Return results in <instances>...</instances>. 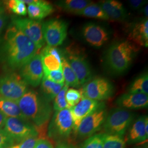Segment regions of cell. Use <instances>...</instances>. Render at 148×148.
<instances>
[{
	"label": "cell",
	"mask_w": 148,
	"mask_h": 148,
	"mask_svg": "<svg viewBox=\"0 0 148 148\" xmlns=\"http://www.w3.org/2000/svg\"><path fill=\"white\" fill-rule=\"evenodd\" d=\"M62 69L63 71L64 80L65 81V84L68 86L73 87H79V86L78 79L75 74L73 70L70 66L69 63L64 57L62 63Z\"/></svg>",
	"instance_id": "cell-27"
},
{
	"label": "cell",
	"mask_w": 148,
	"mask_h": 148,
	"mask_svg": "<svg viewBox=\"0 0 148 148\" xmlns=\"http://www.w3.org/2000/svg\"><path fill=\"white\" fill-rule=\"evenodd\" d=\"M81 34L85 41L90 46L100 48L110 38V32L105 27L94 23H88L82 27Z\"/></svg>",
	"instance_id": "cell-14"
},
{
	"label": "cell",
	"mask_w": 148,
	"mask_h": 148,
	"mask_svg": "<svg viewBox=\"0 0 148 148\" xmlns=\"http://www.w3.org/2000/svg\"><path fill=\"white\" fill-rule=\"evenodd\" d=\"M128 40L134 45L148 47V18L133 24L128 31Z\"/></svg>",
	"instance_id": "cell-19"
},
{
	"label": "cell",
	"mask_w": 148,
	"mask_h": 148,
	"mask_svg": "<svg viewBox=\"0 0 148 148\" xmlns=\"http://www.w3.org/2000/svg\"><path fill=\"white\" fill-rule=\"evenodd\" d=\"M82 95L80 90L74 88L68 89L65 93V100L70 109L76 106L81 99Z\"/></svg>",
	"instance_id": "cell-32"
},
{
	"label": "cell",
	"mask_w": 148,
	"mask_h": 148,
	"mask_svg": "<svg viewBox=\"0 0 148 148\" xmlns=\"http://www.w3.org/2000/svg\"><path fill=\"white\" fill-rule=\"evenodd\" d=\"M7 22V16L5 13L0 14V36L3 31L4 28Z\"/></svg>",
	"instance_id": "cell-38"
},
{
	"label": "cell",
	"mask_w": 148,
	"mask_h": 148,
	"mask_svg": "<svg viewBox=\"0 0 148 148\" xmlns=\"http://www.w3.org/2000/svg\"><path fill=\"white\" fill-rule=\"evenodd\" d=\"M64 85V84H60L53 82L43 76L41 82V95L49 102L55 98L63 87Z\"/></svg>",
	"instance_id": "cell-24"
},
{
	"label": "cell",
	"mask_w": 148,
	"mask_h": 148,
	"mask_svg": "<svg viewBox=\"0 0 148 148\" xmlns=\"http://www.w3.org/2000/svg\"><path fill=\"white\" fill-rule=\"evenodd\" d=\"M104 103L82 97L79 102L70 110L73 120V131L76 133L81 121Z\"/></svg>",
	"instance_id": "cell-15"
},
{
	"label": "cell",
	"mask_w": 148,
	"mask_h": 148,
	"mask_svg": "<svg viewBox=\"0 0 148 148\" xmlns=\"http://www.w3.org/2000/svg\"><path fill=\"white\" fill-rule=\"evenodd\" d=\"M135 119L132 112L120 108L108 112L103 127L105 133L123 137Z\"/></svg>",
	"instance_id": "cell-4"
},
{
	"label": "cell",
	"mask_w": 148,
	"mask_h": 148,
	"mask_svg": "<svg viewBox=\"0 0 148 148\" xmlns=\"http://www.w3.org/2000/svg\"><path fill=\"white\" fill-rule=\"evenodd\" d=\"M118 108L126 110H138L148 108V96L140 93H127L119 97L115 101Z\"/></svg>",
	"instance_id": "cell-18"
},
{
	"label": "cell",
	"mask_w": 148,
	"mask_h": 148,
	"mask_svg": "<svg viewBox=\"0 0 148 148\" xmlns=\"http://www.w3.org/2000/svg\"><path fill=\"white\" fill-rule=\"evenodd\" d=\"M63 56L73 70L79 86L85 85L92 79V70L84 55L66 49L64 52Z\"/></svg>",
	"instance_id": "cell-12"
},
{
	"label": "cell",
	"mask_w": 148,
	"mask_h": 148,
	"mask_svg": "<svg viewBox=\"0 0 148 148\" xmlns=\"http://www.w3.org/2000/svg\"><path fill=\"white\" fill-rule=\"evenodd\" d=\"M56 148H76L70 143H67L66 141L60 142L57 144Z\"/></svg>",
	"instance_id": "cell-39"
},
{
	"label": "cell",
	"mask_w": 148,
	"mask_h": 148,
	"mask_svg": "<svg viewBox=\"0 0 148 148\" xmlns=\"http://www.w3.org/2000/svg\"><path fill=\"white\" fill-rule=\"evenodd\" d=\"M68 88L69 86L64 84L62 89L54 99L53 109L55 111H60L65 109H68L65 100V93Z\"/></svg>",
	"instance_id": "cell-29"
},
{
	"label": "cell",
	"mask_w": 148,
	"mask_h": 148,
	"mask_svg": "<svg viewBox=\"0 0 148 148\" xmlns=\"http://www.w3.org/2000/svg\"><path fill=\"white\" fill-rule=\"evenodd\" d=\"M148 118L143 115L139 117L133 122L129 128L126 139V143L133 144L146 141L148 137Z\"/></svg>",
	"instance_id": "cell-17"
},
{
	"label": "cell",
	"mask_w": 148,
	"mask_h": 148,
	"mask_svg": "<svg viewBox=\"0 0 148 148\" xmlns=\"http://www.w3.org/2000/svg\"><path fill=\"white\" fill-rule=\"evenodd\" d=\"M135 148H148V144H144L142 145H140V146H139L137 147H136Z\"/></svg>",
	"instance_id": "cell-43"
},
{
	"label": "cell",
	"mask_w": 148,
	"mask_h": 148,
	"mask_svg": "<svg viewBox=\"0 0 148 148\" xmlns=\"http://www.w3.org/2000/svg\"><path fill=\"white\" fill-rule=\"evenodd\" d=\"M15 143L14 140L4 129H0V148H10Z\"/></svg>",
	"instance_id": "cell-34"
},
{
	"label": "cell",
	"mask_w": 148,
	"mask_h": 148,
	"mask_svg": "<svg viewBox=\"0 0 148 148\" xmlns=\"http://www.w3.org/2000/svg\"><path fill=\"white\" fill-rule=\"evenodd\" d=\"M4 130L15 142H21L30 137H37L39 135L37 129L30 122L18 118L7 117Z\"/></svg>",
	"instance_id": "cell-9"
},
{
	"label": "cell",
	"mask_w": 148,
	"mask_h": 148,
	"mask_svg": "<svg viewBox=\"0 0 148 148\" xmlns=\"http://www.w3.org/2000/svg\"><path fill=\"white\" fill-rule=\"evenodd\" d=\"M34 148H53V147L52 144L47 139L40 138Z\"/></svg>",
	"instance_id": "cell-36"
},
{
	"label": "cell",
	"mask_w": 148,
	"mask_h": 148,
	"mask_svg": "<svg viewBox=\"0 0 148 148\" xmlns=\"http://www.w3.org/2000/svg\"><path fill=\"white\" fill-rule=\"evenodd\" d=\"M79 15L101 20H109L108 17L106 15L100 5L98 3L92 2L81 11Z\"/></svg>",
	"instance_id": "cell-26"
},
{
	"label": "cell",
	"mask_w": 148,
	"mask_h": 148,
	"mask_svg": "<svg viewBox=\"0 0 148 148\" xmlns=\"http://www.w3.org/2000/svg\"><path fill=\"white\" fill-rule=\"evenodd\" d=\"M128 3L132 8L137 10L145 5L146 1L142 0H129Z\"/></svg>",
	"instance_id": "cell-37"
},
{
	"label": "cell",
	"mask_w": 148,
	"mask_h": 148,
	"mask_svg": "<svg viewBox=\"0 0 148 148\" xmlns=\"http://www.w3.org/2000/svg\"><path fill=\"white\" fill-rule=\"evenodd\" d=\"M80 148H103V133L94 134L88 138Z\"/></svg>",
	"instance_id": "cell-31"
},
{
	"label": "cell",
	"mask_w": 148,
	"mask_h": 148,
	"mask_svg": "<svg viewBox=\"0 0 148 148\" xmlns=\"http://www.w3.org/2000/svg\"><path fill=\"white\" fill-rule=\"evenodd\" d=\"M126 146L123 137L103 133V148H126Z\"/></svg>",
	"instance_id": "cell-28"
},
{
	"label": "cell",
	"mask_w": 148,
	"mask_h": 148,
	"mask_svg": "<svg viewBox=\"0 0 148 148\" xmlns=\"http://www.w3.org/2000/svg\"><path fill=\"white\" fill-rule=\"evenodd\" d=\"M17 102L24 116L39 133L40 130L47 125L52 116V108L49 102L34 90H28Z\"/></svg>",
	"instance_id": "cell-2"
},
{
	"label": "cell",
	"mask_w": 148,
	"mask_h": 148,
	"mask_svg": "<svg viewBox=\"0 0 148 148\" xmlns=\"http://www.w3.org/2000/svg\"><path fill=\"white\" fill-rule=\"evenodd\" d=\"M8 9L18 16H25L27 13V5L23 0H10L7 1Z\"/></svg>",
	"instance_id": "cell-30"
},
{
	"label": "cell",
	"mask_w": 148,
	"mask_h": 148,
	"mask_svg": "<svg viewBox=\"0 0 148 148\" xmlns=\"http://www.w3.org/2000/svg\"><path fill=\"white\" fill-rule=\"evenodd\" d=\"M38 50L30 39L12 25L5 32L0 48V58L9 69L14 70L30 61Z\"/></svg>",
	"instance_id": "cell-1"
},
{
	"label": "cell",
	"mask_w": 148,
	"mask_h": 148,
	"mask_svg": "<svg viewBox=\"0 0 148 148\" xmlns=\"http://www.w3.org/2000/svg\"><path fill=\"white\" fill-rule=\"evenodd\" d=\"M107 114V109L104 104L81 121L75 133L82 138L94 135L103 126Z\"/></svg>",
	"instance_id": "cell-11"
},
{
	"label": "cell",
	"mask_w": 148,
	"mask_h": 148,
	"mask_svg": "<svg viewBox=\"0 0 148 148\" xmlns=\"http://www.w3.org/2000/svg\"><path fill=\"white\" fill-rule=\"evenodd\" d=\"M12 22L14 27L35 43L38 49L45 45L42 29V23L40 21L13 16Z\"/></svg>",
	"instance_id": "cell-8"
},
{
	"label": "cell",
	"mask_w": 148,
	"mask_h": 148,
	"mask_svg": "<svg viewBox=\"0 0 148 148\" xmlns=\"http://www.w3.org/2000/svg\"><path fill=\"white\" fill-rule=\"evenodd\" d=\"M136 45L128 40L113 43L104 56V64L106 69L114 75H120L130 68L137 55Z\"/></svg>",
	"instance_id": "cell-3"
},
{
	"label": "cell",
	"mask_w": 148,
	"mask_h": 148,
	"mask_svg": "<svg viewBox=\"0 0 148 148\" xmlns=\"http://www.w3.org/2000/svg\"><path fill=\"white\" fill-rule=\"evenodd\" d=\"M128 93H140L148 95V75L147 72L140 74L133 80L128 88Z\"/></svg>",
	"instance_id": "cell-25"
},
{
	"label": "cell",
	"mask_w": 148,
	"mask_h": 148,
	"mask_svg": "<svg viewBox=\"0 0 148 148\" xmlns=\"http://www.w3.org/2000/svg\"><path fill=\"white\" fill-rule=\"evenodd\" d=\"M27 13L30 19L40 21L54 12L53 5L45 1L34 0L28 5Z\"/></svg>",
	"instance_id": "cell-21"
},
{
	"label": "cell",
	"mask_w": 148,
	"mask_h": 148,
	"mask_svg": "<svg viewBox=\"0 0 148 148\" xmlns=\"http://www.w3.org/2000/svg\"><path fill=\"white\" fill-rule=\"evenodd\" d=\"M42 34L47 46L56 47L61 45L67 36L68 24L60 19H51L42 24Z\"/></svg>",
	"instance_id": "cell-10"
},
{
	"label": "cell",
	"mask_w": 148,
	"mask_h": 148,
	"mask_svg": "<svg viewBox=\"0 0 148 148\" xmlns=\"http://www.w3.org/2000/svg\"><path fill=\"white\" fill-rule=\"evenodd\" d=\"M19 76L27 85L36 87L41 84L43 70L40 54H36L19 69Z\"/></svg>",
	"instance_id": "cell-13"
},
{
	"label": "cell",
	"mask_w": 148,
	"mask_h": 148,
	"mask_svg": "<svg viewBox=\"0 0 148 148\" xmlns=\"http://www.w3.org/2000/svg\"><path fill=\"white\" fill-rule=\"evenodd\" d=\"M43 76L48 80L56 84H64L65 82L62 69L44 73Z\"/></svg>",
	"instance_id": "cell-33"
},
{
	"label": "cell",
	"mask_w": 148,
	"mask_h": 148,
	"mask_svg": "<svg viewBox=\"0 0 148 148\" xmlns=\"http://www.w3.org/2000/svg\"><path fill=\"white\" fill-rule=\"evenodd\" d=\"M7 117L0 111V129H3L5 125Z\"/></svg>",
	"instance_id": "cell-40"
},
{
	"label": "cell",
	"mask_w": 148,
	"mask_h": 148,
	"mask_svg": "<svg viewBox=\"0 0 148 148\" xmlns=\"http://www.w3.org/2000/svg\"><path fill=\"white\" fill-rule=\"evenodd\" d=\"M28 90V86L19 74L10 73L0 76V95L18 101Z\"/></svg>",
	"instance_id": "cell-6"
},
{
	"label": "cell",
	"mask_w": 148,
	"mask_h": 148,
	"mask_svg": "<svg viewBox=\"0 0 148 148\" xmlns=\"http://www.w3.org/2000/svg\"><path fill=\"white\" fill-rule=\"evenodd\" d=\"M0 111L7 117H14L27 121L23 115L17 101L7 99L1 95Z\"/></svg>",
	"instance_id": "cell-22"
},
{
	"label": "cell",
	"mask_w": 148,
	"mask_h": 148,
	"mask_svg": "<svg viewBox=\"0 0 148 148\" xmlns=\"http://www.w3.org/2000/svg\"><path fill=\"white\" fill-rule=\"evenodd\" d=\"M73 131V120L70 109L55 111L49 125V137L59 142H65Z\"/></svg>",
	"instance_id": "cell-5"
},
{
	"label": "cell",
	"mask_w": 148,
	"mask_h": 148,
	"mask_svg": "<svg viewBox=\"0 0 148 148\" xmlns=\"http://www.w3.org/2000/svg\"><path fill=\"white\" fill-rule=\"evenodd\" d=\"M91 2L87 0H62L57 1L56 4L63 11L79 15L81 11Z\"/></svg>",
	"instance_id": "cell-23"
},
{
	"label": "cell",
	"mask_w": 148,
	"mask_h": 148,
	"mask_svg": "<svg viewBox=\"0 0 148 148\" xmlns=\"http://www.w3.org/2000/svg\"><path fill=\"white\" fill-rule=\"evenodd\" d=\"M108 17L109 20L122 21L127 18V11L122 3L116 0H106L98 3Z\"/></svg>",
	"instance_id": "cell-20"
},
{
	"label": "cell",
	"mask_w": 148,
	"mask_h": 148,
	"mask_svg": "<svg viewBox=\"0 0 148 148\" xmlns=\"http://www.w3.org/2000/svg\"><path fill=\"white\" fill-rule=\"evenodd\" d=\"M42 64L43 73L62 69L63 53L56 47L46 46L40 54Z\"/></svg>",
	"instance_id": "cell-16"
},
{
	"label": "cell",
	"mask_w": 148,
	"mask_h": 148,
	"mask_svg": "<svg viewBox=\"0 0 148 148\" xmlns=\"http://www.w3.org/2000/svg\"><path fill=\"white\" fill-rule=\"evenodd\" d=\"M39 139L38 137L28 138L10 148H34Z\"/></svg>",
	"instance_id": "cell-35"
},
{
	"label": "cell",
	"mask_w": 148,
	"mask_h": 148,
	"mask_svg": "<svg viewBox=\"0 0 148 148\" xmlns=\"http://www.w3.org/2000/svg\"><path fill=\"white\" fill-rule=\"evenodd\" d=\"M5 13V7L3 5V3L1 1H0V14Z\"/></svg>",
	"instance_id": "cell-41"
},
{
	"label": "cell",
	"mask_w": 148,
	"mask_h": 148,
	"mask_svg": "<svg viewBox=\"0 0 148 148\" xmlns=\"http://www.w3.org/2000/svg\"><path fill=\"white\" fill-rule=\"evenodd\" d=\"M144 15L145 16V17L147 18H148V5H145L144 8Z\"/></svg>",
	"instance_id": "cell-42"
},
{
	"label": "cell",
	"mask_w": 148,
	"mask_h": 148,
	"mask_svg": "<svg viewBox=\"0 0 148 148\" xmlns=\"http://www.w3.org/2000/svg\"><path fill=\"white\" fill-rule=\"evenodd\" d=\"M115 91L114 86L109 79L104 77L92 79L83 85L80 90L82 97L101 101L112 97Z\"/></svg>",
	"instance_id": "cell-7"
}]
</instances>
